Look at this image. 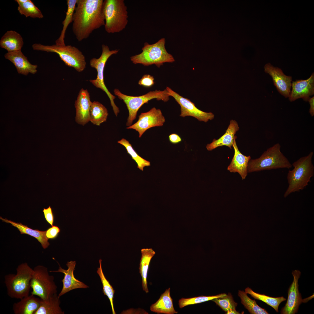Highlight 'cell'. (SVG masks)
Returning a JSON list of instances; mask_svg holds the SVG:
<instances>
[{"mask_svg": "<svg viewBox=\"0 0 314 314\" xmlns=\"http://www.w3.org/2000/svg\"><path fill=\"white\" fill-rule=\"evenodd\" d=\"M103 0H77L73 16L72 30L78 42L105 24Z\"/></svg>", "mask_w": 314, "mask_h": 314, "instance_id": "1", "label": "cell"}, {"mask_svg": "<svg viewBox=\"0 0 314 314\" xmlns=\"http://www.w3.org/2000/svg\"><path fill=\"white\" fill-rule=\"evenodd\" d=\"M313 154L311 151L292 163L294 168L289 170L287 174L288 186L284 195L285 198L292 193L303 190L311 181L314 174V167L312 163Z\"/></svg>", "mask_w": 314, "mask_h": 314, "instance_id": "2", "label": "cell"}, {"mask_svg": "<svg viewBox=\"0 0 314 314\" xmlns=\"http://www.w3.org/2000/svg\"><path fill=\"white\" fill-rule=\"evenodd\" d=\"M165 39L162 38L154 44H144L139 54L131 57L130 60L135 64H141L148 66L155 65L160 67L165 63H172L175 61L174 57L168 53L165 48Z\"/></svg>", "mask_w": 314, "mask_h": 314, "instance_id": "3", "label": "cell"}, {"mask_svg": "<svg viewBox=\"0 0 314 314\" xmlns=\"http://www.w3.org/2000/svg\"><path fill=\"white\" fill-rule=\"evenodd\" d=\"M16 272L5 275L4 283L10 297L21 299L29 295L33 269L25 263L17 266Z\"/></svg>", "mask_w": 314, "mask_h": 314, "instance_id": "4", "label": "cell"}, {"mask_svg": "<svg viewBox=\"0 0 314 314\" xmlns=\"http://www.w3.org/2000/svg\"><path fill=\"white\" fill-rule=\"evenodd\" d=\"M281 147L279 143H276L268 148L259 158L250 159L248 164L247 172L291 168L292 165L281 151Z\"/></svg>", "mask_w": 314, "mask_h": 314, "instance_id": "5", "label": "cell"}, {"mask_svg": "<svg viewBox=\"0 0 314 314\" xmlns=\"http://www.w3.org/2000/svg\"><path fill=\"white\" fill-rule=\"evenodd\" d=\"M104 12L105 29L108 33L119 32L127 24L128 12L124 0H105Z\"/></svg>", "mask_w": 314, "mask_h": 314, "instance_id": "6", "label": "cell"}, {"mask_svg": "<svg viewBox=\"0 0 314 314\" xmlns=\"http://www.w3.org/2000/svg\"><path fill=\"white\" fill-rule=\"evenodd\" d=\"M32 47L34 50L57 53L66 65L74 68L78 72L83 71L86 68V63L84 56L81 51L74 46L70 45L61 46L56 44L45 45L35 43Z\"/></svg>", "mask_w": 314, "mask_h": 314, "instance_id": "7", "label": "cell"}, {"mask_svg": "<svg viewBox=\"0 0 314 314\" xmlns=\"http://www.w3.org/2000/svg\"><path fill=\"white\" fill-rule=\"evenodd\" d=\"M115 94L120 99L122 100L126 104L129 112L126 125L129 127L132 125L136 117L137 112L140 108L145 103L152 99L167 102L170 99L166 89L163 90H155L140 96L127 95L122 93L119 89L115 88L113 90Z\"/></svg>", "mask_w": 314, "mask_h": 314, "instance_id": "8", "label": "cell"}, {"mask_svg": "<svg viewBox=\"0 0 314 314\" xmlns=\"http://www.w3.org/2000/svg\"><path fill=\"white\" fill-rule=\"evenodd\" d=\"M52 275H50L48 269L42 265H37L33 269L31 282L32 289L31 294L46 300L57 292V286Z\"/></svg>", "mask_w": 314, "mask_h": 314, "instance_id": "9", "label": "cell"}, {"mask_svg": "<svg viewBox=\"0 0 314 314\" xmlns=\"http://www.w3.org/2000/svg\"><path fill=\"white\" fill-rule=\"evenodd\" d=\"M101 47L102 52L100 56L98 58H93L90 61V65L97 70V74L96 79L90 80L89 81L95 87L100 89L106 93L110 100L113 112L117 116L119 112V110L114 102L115 97L110 93L105 85L104 72L106 64L108 59L112 55L117 54L119 50H110L108 47L104 44H102Z\"/></svg>", "mask_w": 314, "mask_h": 314, "instance_id": "10", "label": "cell"}, {"mask_svg": "<svg viewBox=\"0 0 314 314\" xmlns=\"http://www.w3.org/2000/svg\"><path fill=\"white\" fill-rule=\"evenodd\" d=\"M166 89L170 97L174 98L180 106V116L182 117L191 116L199 121L205 122L214 119V115L211 112H206L199 109L190 99L181 96L170 88L167 87Z\"/></svg>", "mask_w": 314, "mask_h": 314, "instance_id": "11", "label": "cell"}, {"mask_svg": "<svg viewBox=\"0 0 314 314\" xmlns=\"http://www.w3.org/2000/svg\"><path fill=\"white\" fill-rule=\"evenodd\" d=\"M165 122V117L161 110L153 107L147 112L141 113L138 116V121L126 129H133L138 131L140 138L148 129L162 126Z\"/></svg>", "mask_w": 314, "mask_h": 314, "instance_id": "12", "label": "cell"}, {"mask_svg": "<svg viewBox=\"0 0 314 314\" xmlns=\"http://www.w3.org/2000/svg\"><path fill=\"white\" fill-rule=\"evenodd\" d=\"M292 282L288 290V298L285 306L282 308L281 314H295L297 313L299 307L303 302L301 294L299 290L298 281L301 274L298 270L293 271Z\"/></svg>", "mask_w": 314, "mask_h": 314, "instance_id": "13", "label": "cell"}, {"mask_svg": "<svg viewBox=\"0 0 314 314\" xmlns=\"http://www.w3.org/2000/svg\"><path fill=\"white\" fill-rule=\"evenodd\" d=\"M76 263L75 261L67 262L66 265L68 267L67 270L62 268L59 264L58 270L55 271H50V272H60L64 274V277L61 281L63 283L62 289L58 294L59 297L71 290L77 288H86L89 286L78 280L76 279L74 275V271Z\"/></svg>", "mask_w": 314, "mask_h": 314, "instance_id": "14", "label": "cell"}, {"mask_svg": "<svg viewBox=\"0 0 314 314\" xmlns=\"http://www.w3.org/2000/svg\"><path fill=\"white\" fill-rule=\"evenodd\" d=\"M264 68L265 72L272 77L279 92L285 97H289L291 92L292 77L285 75L281 69L274 67L270 63L266 64Z\"/></svg>", "mask_w": 314, "mask_h": 314, "instance_id": "15", "label": "cell"}, {"mask_svg": "<svg viewBox=\"0 0 314 314\" xmlns=\"http://www.w3.org/2000/svg\"><path fill=\"white\" fill-rule=\"evenodd\" d=\"M292 90L289 97V100L293 101L300 98L307 101L310 97L314 94V74L313 73L305 80H297L292 81Z\"/></svg>", "mask_w": 314, "mask_h": 314, "instance_id": "16", "label": "cell"}, {"mask_svg": "<svg viewBox=\"0 0 314 314\" xmlns=\"http://www.w3.org/2000/svg\"><path fill=\"white\" fill-rule=\"evenodd\" d=\"M92 103L88 90L82 88L75 103V120L77 123L84 126L90 121V109Z\"/></svg>", "mask_w": 314, "mask_h": 314, "instance_id": "17", "label": "cell"}, {"mask_svg": "<svg viewBox=\"0 0 314 314\" xmlns=\"http://www.w3.org/2000/svg\"><path fill=\"white\" fill-rule=\"evenodd\" d=\"M4 57L14 64L19 74L27 75L29 73L35 74L37 72V65L31 64L21 50L8 52Z\"/></svg>", "mask_w": 314, "mask_h": 314, "instance_id": "18", "label": "cell"}, {"mask_svg": "<svg viewBox=\"0 0 314 314\" xmlns=\"http://www.w3.org/2000/svg\"><path fill=\"white\" fill-rule=\"evenodd\" d=\"M236 139L233 144L234 153L233 156L227 170L231 172H238L242 180L245 179L247 174L248 163L251 157L242 154L239 151L236 144Z\"/></svg>", "mask_w": 314, "mask_h": 314, "instance_id": "19", "label": "cell"}, {"mask_svg": "<svg viewBox=\"0 0 314 314\" xmlns=\"http://www.w3.org/2000/svg\"><path fill=\"white\" fill-rule=\"evenodd\" d=\"M239 129L237 122L234 120H231L225 133L218 139H214L211 143L207 144L206 147L207 150L211 151L223 146H227L232 149L234 140L237 138L235 135Z\"/></svg>", "mask_w": 314, "mask_h": 314, "instance_id": "20", "label": "cell"}, {"mask_svg": "<svg viewBox=\"0 0 314 314\" xmlns=\"http://www.w3.org/2000/svg\"><path fill=\"white\" fill-rule=\"evenodd\" d=\"M20 300L13 305L15 314H35L40 306V299L31 294Z\"/></svg>", "mask_w": 314, "mask_h": 314, "instance_id": "21", "label": "cell"}, {"mask_svg": "<svg viewBox=\"0 0 314 314\" xmlns=\"http://www.w3.org/2000/svg\"><path fill=\"white\" fill-rule=\"evenodd\" d=\"M170 288L167 289L159 299L150 307L151 311L157 314H174L178 313L174 307L170 295Z\"/></svg>", "mask_w": 314, "mask_h": 314, "instance_id": "22", "label": "cell"}, {"mask_svg": "<svg viewBox=\"0 0 314 314\" xmlns=\"http://www.w3.org/2000/svg\"><path fill=\"white\" fill-rule=\"evenodd\" d=\"M24 44L22 37L18 33L10 30L7 31L0 40V46L8 52L21 50Z\"/></svg>", "mask_w": 314, "mask_h": 314, "instance_id": "23", "label": "cell"}, {"mask_svg": "<svg viewBox=\"0 0 314 314\" xmlns=\"http://www.w3.org/2000/svg\"><path fill=\"white\" fill-rule=\"evenodd\" d=\"M0 219L3 222L10 224L12 226L17 228L21 234H26L36 239L40 242L44 249L47 248L49 245L48 239L46 236V231H41L37 229H33L21 223H17L7 219H3L0 217Z\"/></svg>", "mask_w": 314, "mask_h": 314, "instance_id": "24", "label": "cell"}, {"mask_svg": "<svg viewBox=\"0 0 314 314\" xmlns=\"http://www.w3.org/2000/svg\"><path fill=\"white\" fill-rule=\"evenodd\" d=\"M141 253L139 272L142 278L143 290L147 293L149 292L147 280L148 271L150 261L155 252L151 248H144L141 249Z\"/></svg>", "mask_w": 314, "mask_h": 314, "instance_id": "25", "label": "cell"}, {"mask_svg": "<svg viewBox=\"0 0 314 314\" xmlns=\"http://www.w3.org/2000/svg\"><path fill=\"white\" fill-rule=\"evenodd\" d=\"M60 297L56 293L47 299H40V306L35 314H64L60 306Z\"/></svg>", "mask_w": 314, "mask_h": 314, "instance_id": "26", "label": "cell"}, {"mask_svg": "<svg viewBox=\"0 0 314 314\" xmlns=\"http://www.w3.org/2000/svg\"><path fill=\"white\" fill-rule=\"evenodd\" d=\"M108 115L107 108L97 101L92 102L90 112V121L94 124L100 126L106 121Z\"/></svg>", "mask_w": 314, "mask_h": 314, "instance_id": "27", "label": "cell"}, {"mask_svg": "<svg viewBox=\"0 0 314 314\" xmlns=\"http://www.w3.org/2000/svg\"><path fill=\"white\" fill-rule=\"evenodd\" d=\"M77 0H67V10L66 16L62 22L63 29L59 38L56 41V44L59 45H65L64 39L66 30L68 25L73 22V16Z\"/></svg>", "mask_w": 314, "mask_h": 314, "instance_id": "28", "label": "cell"}, {"mask_svg": "<svg viewBox=\"0 0 314 314\" xmlns=\"http://www.w3.org/2000/svg\"><path fill=\"white\" fill-rule=\"evenodd\" d=\"M245 292L247 294L250 295L255 299L265 302L272 307L277 312H279L278 308L281 302L286 300V299L283 296L273 297L265 295L264 294H261L256 293L248 287L245 288Z\"/></svg>", "mask_w": 314, "mask_h": 314, "instance_id": "29", "label": "cell"}, {"mask_svg": "<svg viewBox=\"0 0 314 314\" xmlns=\"http://www.w3.org/2000/svg\"><path fill=\"white\" fill-rule=\"evenodd\" d=\"M102 260H99V267L97 268V272L99 276L103 286V292L108 298L111 305L113 314H115L113 305V299L115 290L109 281L107 279L103 273L102 267Z\"/></svg>", "mask_w": 314, "mask_h": 314, "instance_id": "30", "label": "cell"}, {"mask_svg": "<svg viewBox=\"0 0 314 314\" xmlns=\"http://www.w3.org/2000/svg\"><path fill=\"white\" fill-rule=\"evenodd\" d=\"M238 295L241 299L242 304L251 314H269L266 310L258 305L255 300L250 299L245 292L239 290Z\"/></svg>", "mask_w": 314, "mask_h": 314, "instance_id": "31", "label": "cell"}, {"mask_svg": "<svg viewBox=\"0 0 314 314\" xmlns=\"http://www.w3.org/2000/svg\"><path fill=\"white\" fill-rule=\"evenodd\" d=\"M117 142L126 148L127 153L131 157L137 165V167L142 171H143L145 167L150 166V162L143 158L136 152L133 148L132 145L126 139L123 138L118 141Z\"/></svg>", "mask_w": 314, "mask_h": 314, "instance_id": "32", "label": "cell"}, {"mask_svg": "<svg viewBox=\"0 0 314 314\" xmlns=\"http://www.w3.org/2000/svg\"><path fill=\"white\" fill-rule=\"evenodd\" d=\"M17 10L22 15L27 17L41 19L44 16L40 10L31 0L23 3H18Z\"/></svg>", "mask_w": 314, "mask_h": 314, "instance_id": "33", "label": "cell"}, {"mask_svg": "<svg viewBox=\"0 0 314 314\" xmlns=\"http://www.w3.org/2000/svg\"><path fill=\"white\" fill-rule=\"evenodd\" d=\"M225 293H222L211 296H201L190 298H182L179 299L178 304L179 307L182 308L188 305L200 303L226 295Z\"/></svg>", "mask_w": 314, "mask_h": 314, "instance_id": "34", "label": "cell"}, {"mask_svg": "<svg viewBox=\"0 0 314 314\" xmlns=\"http://www.w3.org/2000/svg\"><path fill=\"white\" fill-rule=\"evenodd\" d=\"M212 300L226 312L231 310L236 309L237 305L231 294L227 295L223 297L214 299Z\"/></svg>", "mask_w": 314, "mask_h": 314, "instance_id": "35", "label": "cell"}, {"mask_svg": "<svg viewBox=\"0 0 314 314\" xmlns=\"http://www.w3.org/2000/svg\"><path fill=\"white\" fill-rule=\"evenodd\" d=\"M154 79L153 76L149 74H145L139 81L138 84L139 85L145 87H150L154 85Z\"/></svg>", "mask_w": 314, "mask_h": 314, "instance_id": "36", "label": "cell"}, {"mask_svg": "<svg viewBox=\"0 0 314 314\" xmlns=\"http://www.w3.org/2000/svg\"><path fill=\"white\" fill-rule=\"evenodd\" d=\"M60 231L58 226H53L46 230V236L48 239H55L58 236Z\"/></svg>", "mask_w": 314, "mask_h": 314, "instance_id": "37", "label": "cell"}, {"mask_svg": "<svg viewBox=\"0 0 314 314\" xmlns=\"http://www.w3.org/2000/svg\"><path fill=\"white\" fill-rule=\"evenodd\" d=\"M45 218L47 222L51 226H53L54 222V216L52 210L50 206L47 208H44L42 211Z\"/></svg>", "mask_w": 314, "mask_h": 314, "instance_id": "38", "label": "cell"}, {"mask_svg": "<svg viewBox=\"0 0 314 314\" xmlns=\"http://www.w3.org/2000/svg\"><path fill=\"white\" fill-rule=\"evenodd\" d=\"M170 141L173 144H176L181 142L182 140L180 137L177 134L172 133L170 135L169 137Z\"/></svg>", "mask_w": 314, "mask_h": 314, "instance_id": "39", "label": "cell"}, {"mask_svg": "<svg viewBox=\"0 0 314 314\" xmlns=\"http://www.w3.org/2000/svg\"><path fill=\"white\" fill-rule=\"evenodd\" d=\"M310 105L309 112L312 116H314V97L310 98L308 101Z\"/></svg>", "mask_w": 314, "mask_h": 314, "instance_id": "40", "label": "cell"}, {"mask_svg": "<svg viewBox=\"0 0 314 314\" xmlns=\"http://www.w3.org/2000/svg\"><path fill=\"white\" fill-rule=\"evenodd\" d=\"M226 313L227 314H240V313L239 312H237L236 311V309L231 310L227 311V312H226Z\"/></svg>", "mask_w": 314, "mask_h": 314, "instance_id": "41", "label": "cell"}]
</instances>
